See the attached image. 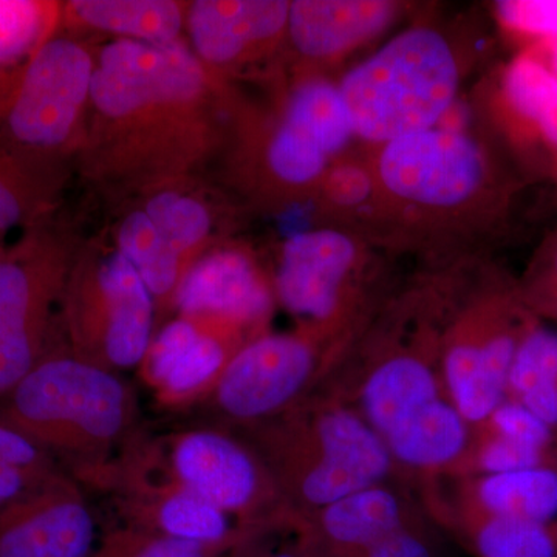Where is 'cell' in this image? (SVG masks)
<instances>
[{
    "mask_svg": "<svg viewBox=\"0 0 557 557\" xmlns=\"http://www.w3.org/2000/svg\"><path fill=\"white\" fill-rule=\"evenodd\" d=\"M273 282L245 249L225 247L188 267L175 292L183 318L223 335H262L274 307Z\"/></svg>",
    "mask_w": 557,
    "mask_h": 557,
    "instance_id": "cell-12",
    "label": "cell"
},
{
    "mask_svg": "<svg viewBox=\"0 0 557 557\" xmlns=\"http://www.w3.org/2000/svg\"><path fill=\"white\" fill-rule=\"evenodd\" d=\"M245 343L180 318L150 341L146 372L170 399L197 397L215 383L230 358Z\"/></svg>",
    "mask_w": 557,
    "mask_h": 557,
    "instance_id": "cell-20",
    "label": "cell"
},
{
    "mask_svg": "<svg viewBox=\"0 0 557 557\" xmlns=\"http://www.w3.org/2000/svg\"><path fill=\"white\" fill-rule=\"evenodd\" d=\"M357 557H443L434 531L426 522L406 527L364 549Z\"/></svg>",
    "mask_w": 557,
    "mask_h": 557,
    "instance_id": "cell-37",
    "label": "cell"
},
{
    "mask_svg": "<svg viewBox=\"0 0 557 557\" xmlns=\"http://www.w3.org/2000/svg\"><path fill=\"white\" fill-rule=\"evenodd\" d=\"M94 53L57 30L0 95V139L38 163L61 170L90 106Z\"/></svg>",
    "mask_w": 557,
    "mask_h": 557,
    "instance_id": "cell-6",
    "label": "cell"
},
{
    "mask_svg": "<svg viewBox=\"0 0 557 557\" xmlns=\"http://www.w3.org/2000/svg\"><path fill=\"white\" fill-rule=\"evenodd\" d=\"M438 336V329H418L409 343L381 350L359 379L347 403L383 442L449 399L440 376Z\"/></svg>",
    "mask_w": 557,
    "mask_h": 557,
    "instance_id": "cell-13",
    "label": "cell"
},
{
    "mask_svg": "<svg viewBox=\"0 0 557 557\" xmlns=\"http://www.w3.org/2000/svg\"><path fill=\"white\" fill-rule=\"evenodd\" d=\"M504 91L509 108L557 149V76L552 67L537 58L520 57L505 73Z\"/></svg>",
    "mask_w": 557,
    "mask_h": 557,
    "instance_id": "cell-27",
    "label": "cell"
},
{
    "mask_svg": "<svg viewBox=\"0 0 557 557\" xmlns=\"http://www.w3.org/2000/svg\"><path fill=\"white\" fill-rule=\"evenodd\" d=\"M324 205L339 215L354 218L370 208L376 211V182L372 166L355 160L338 159L325 172L318 186Z\"/></svg>",
    "mask_w": 557,
    "mask_h": 557,
    "instance_id": "cell-33",
    "label": "cell"
},
{
    "mask_svg": "<svg viewBox=\"0 0 557 557\" xmlns=\"http://www.w3.org/2000/svg\"><path fill=\"white\" fill-rule=\"evenodd\" d=\"M116 240L153 300L159 304L174 300L186 265L143 209H134L124 218Z\"/></svg>",
    "mask_w": 557,
    "mask_h": 557,
    "instance_id": "cell-25",
    "label": "cell"
},
{
    "mask_svg": "<svg viewBox=\"0 0 557 557\" xmlns=\"http://www.w3.org/2000/svg\"><path fill=\"white\" fill-rule=\"evenodd\" d=\"M549 278H552V285H549V289L557 288V247L555 248V255H553L552 259V270H549Z\"/></svg>",
    "mask_w": 557,
    "mask_h": 557,
    "instance_id": "cell-39",
    "label": "cell"
},
{
    "mask_svg": "<svg viewBox=\"0 0 557 557\" xmlns=\"http://www.w3.org/2000/svg\"><path fill=\"white\" fill-rule=\"evenodd\" d=\"M164 454V478L228 512L255 536L292 527L269 469L244 440L218 429H193L174 435Z\"/></svg>",
    "mask_w": 557,
    "mask_h": 557,
    "instance_id": "cell-11",
    "label": "cell"
},
{
    "mask_svg": "<svg viewBox=\"0 0 557 557\" xmlns=\"http://www.w3.org/2000/svg\"><path fill=\"white\" fill-rule=\"evenodd\" d=\"M423 522V508L397 482H386L348 494L292 528L307 557H357L388 534Z\"/></svg>",
    "mask_w": 557,
    "mask_h": 557,
    "instance_id": "cell-15",
    "label": "cell"
},
{
    "mask_svg": "<svg viewBox=\"0 0 557 557\" xmlns=\"http://www.w3.org/2000/svg\"><path fill=\"white\" fill-rule=\"evenodd\" d=\"M284 0H199L186 14L189 38L207 67H234L273 50L287 35Z\"/></svg>",
    "mask_w": 557,
    "mask_h": 557,
    "instance_id": "cell-17",
    "label": "cell"
},
{
    "mask_svg": "<svg viewBox=\"0 0 557 557\" xmlns=\"http://www.w3.org/2000/svg\"><path fill=\"white\" fill-rule=\"evenodd\" d=\"M461 73L446 33L431 25L398 33L338 83L355 137L380 148L437 127L456 101Z\"/></svg>",
    "mask_w": 557,
    "mask_h": 557,
    "instance_id": "cell-3",
    "label": "cell"
},
{
    "mask_svg": "<svg viewBox=\"0 0 557 557\" xmlns=\"http://www.w3.org/2000/svg\"><path fill=\"white\" fill-rule=\"evenodd\" d=\"M65 472L47 450L0 420V508Z\"/></svg>",
    "mask_w": 557,
    "mask_h": 557,
    "instance_id": "cell-30",
    "label": "cell"
},
{
    "mask_svg": "<svg viewBox=\"0 0 557 557\" xmlns=\"http://www.w3.org/2000/svg\"><path fill=\"white\" fill-rule=\"evenodd\" d=\"M370 240L364 231L325 226L296 233L278 255L274 296L302 330L343 351L364 317Z\"/></svg>",
    "mask_w": 557,
    "mask_h": 557,
    "instance_id": "cell-5",
    "label": "cell"
},
{
    "mask_svg": "<svg viewBox=\"0 0 557 557\" xmlns=\"http://www.w3.org/2000/svg\"><path fill=\"white\" fill-rule=\"evenodd\" d=\"M496 11L509 30L557 39V0H507Z\"/></svg>",
    "mask_w": 557,
    "mask_h": 557,
    "instance_id": "cell-36",
    "label": "cell"
},
{
    "mask_svg": "<svg viewBox=\"0 0 557 557\" xmlns=\"http://www.w3.org/2000/svg\"><path fill=\"white\" fill-rule=\"evenodd\" d=\"M265 557H307L306 553L302 552V548L299 547L298 542L292 545H285V547H281L271 552L270 555Z\"/></svg>",
    "mask_w": 557,
    "mask_h": 557,
    "instance_id": "cell-38",
    "label": "cell"
},
{
    "mask_svg": "<svg viewBox=\"0 0 557 557\" xmlns=\"http://www.w3.org/2000/svg\"><path fill=\"white\" fill-rule=\"evenodd\" d=\"M62 3L0 0V95L60 27Z\"/></svg>",
    "mask_w": 557,
    "mask_h": 557,
    "instance_id": "cell-26",
    "label": "cell"
},
{
    "mask_svg": "<svg viewBox=\"0 0 557 557\" xmlns=\"http://www.w3.org/2000/svg\"><path fill=\"white\" fill-rule=\"evenodd\" d=\"M228 549L127 528L104 539L91 557H219Z\"/></svg>",
    "mask_w": 557,
    "mask_h": 557,
    "instance_id": "cell-34",
    "label": "cell"
},
{
    "mask_svg": "<svg viewBox=\"0 0 557 557\" xmlns=\"http://www.w3.org/2000/svg\"><path fill=\"white\" fill-rule=\"evenodd\" d=\"M143 211L185 265L186 260L193 258L209 239L214 225L207 201L200 199L197 193H186L185 189H161L152 194Z\"/></svg>",
    "mask_w": 557,
    "mask_h": 557,
    "instance_id": "cell-29",
    "label": "cell"
},
{
    "mask_svg": "<svg viewBox=\"0 0 557 557\" xmlns=\"http://www.w3.org/2000/svg\"><path fill=\"white\" fill-rule=\"evenodd\" d=\"M296 520L399 474L380 435L335 394L307 395L278 416L240 428Z\"/></svg>",
    "mask_w": 557,
    "mask_h": 557,
    "instance_id": "cell-2",
    "label": "cell"
},
{
    "mask_svg": "<svg viewBox=\"0 0 557 557\" xmlns=\"http://www.w3.org/2000/svg\"><path fill=\"white\" fill-rule=\"evenodd\" d=\"M61 180L58 168L27 159L0 139V234L49 219Z\"/></svg>",
    "mask_w": 557,
    "mask_h": 557,
    "instance_id": "cell-22",
    "label": "cell"
},
{
    "mask_svg": "<svg viewBox=\"0 0 557 557\" xmlns=\"http://www.w3.org/2000/svg\"><path fill=\"white\" fill-rule=\"evenodd\" d=\"M73 263L67 237L51 218L24 231L0 256V399L60 339L61 306Z\"/></svg>",
    "mask_w": 557,
    "mask_h": 557,
    "instance_id": "cell-7",
    "label": "cell"
},
{
    "mask_svg": "<svg viewBox=\"0 0 557 557\" xmlns=\"http://www.w3.org/2000/svg\"><path fill=\"white\" fill-rule=\"evenodd\" d=\"M442 525L475 557H557V520L465 518Z\"/></svg>",
    "mask_w": 557,
    "mask_h": 557,
    "instance_id": "cell-23",
    "label": "cell"
},
{
    "mask_svg": "<svg viewBox=\"0 0 557 557\" xmlns=\"http://www.w3.org/2000/svg\"><path fill=\"white\" fill-rule=\"evenodd\" d=\"M557 453L533 448L486 432L472 431V442L460 467L448 478L504 474L542 467H556Z\"/></svg>",
    "mask_w": 557,
    "mask_h": 557,
    "instance_id": "cell-31",
    "label": "cell"
},
{
    "mask_svg": "<svg viewBox=\"0 0 557 557\" xmlns=\"http://www.w3.org/2000/svg\"><path fill=\"white\" fill-rule=\"evenodd\" d=\"M3 237L2 234H0V256L3 255V251H5V244H3Z\"/></svg>",
    "mask_w": 557,
    "mask_h": 557,
    "instance_id": "cell-41",
    "label": "cell"
},
{
    "mask_svg": "<svg viewBox=\"0 0 557 557\" xmlns=\"http://www.w3.org/2000/svg\"><path fill=\"white\" fill-rule=\"evenodd\" d=\"M124 471V469H120ZM129 472V471H124ZM134 474V472H131ZM137 475V474H134ZM110 472L102 482L115 483L121 493L129 494L126 512L134 530L178 541L236 548L255 534L249 533L228 512L203 497L183 490L166 478L159 482Z\"/></svg>",
    "mask_w": 557,
    "mask_h": 557,
    "instance_id": "cell-16",
    "label": "cell"
},
{
    "mask_svg": "<svg viewBox=\"0 0 557 557\" xmlns=\"http://www.w3.org/2000/svg\"><path fill=\"white\" fill-rule=\"evenodd\" d=\"M98 523L67 472L0 508V557H91Z\"/></svg>",
    "mask_w": 557,
    "mask_h": 557,
    "instance_id": "cell-14",
    "label": "cell"
},
{
    "mask_svg": "<svg viewBox=\"0 0 557 557\" xmlns=\"http://www.w3.org/2000/svg\"><path fill=\"white\" fill-rule=\"evenodd\" d=\"M553 72L556 73L557 76V39H555V46H553Z\"/></svg>",
    "mask_w": 557,
    "mask_h": 557,
    "instance_id": "cell-40",
    "label": "cell"
},
{
    "mask_svg": "<svg viewBox=\"0 0 557 557\" xmlns=\"http://www.w3.org/2000/svg\"><path fill=\"white\" fill-rule=\"evenodd\" d=\"M399 10L386 0H298L289 2L287 36L300 57L335 61L391 27Z\"/></svg>",
    "mask_w": 557,
    "mask_h": 557,
    "instance_id": "cell-19",
    "label": "cell"
},
{
    "mask_svg": "<svg viewBox=\"0 0 557 557\" xmlns=\"http://www.w3.org/2000/svg\"><path fill=\"white\" fill-rule=\"evenodd\" d=\"M341 354L306 330L262 333L230 358L205 405L236 429L262 423L310 395Z\"/></svg>",
    "mask_w": 557,
    "mask_h": 557,
    "instance_id": "cell-10",
    "label": "cell"
},
{
    "mask_svg": "<svg viewBox=\"0 0 557 557\" xmlns=\"http://www.w3.org/2000/svg\"><path fill=\"white\" fill-rule=\"evenodd\" d=\"M557 383V330L531 322L520 339L509 369L507 398L519 401L537 391Z\"/></svg>",
    "mask_w": 557,
    "mask_h": 557,
    "instance_id": "cell-32",
    "label": "cell"
},
{
    "mask_svg": "<svg viewBox=\"0 0 557 557\" xmlns=\"http://www.w3.org/2000/svg\"><path fill=\"white\" fill-rule=\"evenodd\" d=\"M188 9L171 0H73L62 3L60 25L87 27L137 42H177Z\"/></svg>",
    "mask_w": 557,
    "mask_h": 557,
    "instance_id": "cell-21",
    "label": "cell"
},
{
    "mask_svg": "<svg viewBox=\"0 0 557 557\" xmlns=\"http://www.w3.org/2000/svg\"><path fill=\"white\" fill-rule=\"evenodd\" d=\"M265 168L284 189H318L335 160L317 139L292 121L281 119L265 146Z\"/></svg>",
    "mask_w": 557,
    "mask_h": 557,
    "instance_id": "cell-28",
    "label": "cell"
},
{
    "mask_svg": "<svg viewBox=\"0 0 557 557\" xmlns=\"http://www.w3.org/2000/svg\"><path fill=\"white\" fill-rule=\"evenodd\" d=\"M0 420L47 450L70 478L95 482L135 442L137 403L129 384L84 361L61 338L9 395Z\"/></svg>",
    "mask_w": 557,
    "mask_h": 557,
    "instance_id": "cell-1",
    "label": "cell"
},
{
    "mask_svg": "<svg viewBox=\"0 0 557 557\" xmlns=\"http://www.w3.org/2000/svg\"><path fill=\"white\" fill-rule=\"evenodd\" d=\"M61 306V332L75 357L115 373L145 361L153 298L119 248L100 262L73 259Z\"/></svg>",
    "mask_w": 557,
    "mask_h": 557,
    "instance_id": "cell-8",
    "label": "cell"
},
{
    "mask_svg": "<svg viewBox=\"0 0 557 557\" xmlns=\"http://www.w3.org/2000/svg\"><path fill=\"white\" fill-rule=\"evenodd\" d=\"M282 119L310 134L335 161L355 138L338 83L325 78L299 83L288 95Z\"/></svg>",
    "mask_w": 557,
    "mask_h": 557,
    "instance_id": "cell-24",
    "label": "cell"
},
{
    "mask_svg": "<svg viewBox=\"0 0 557 557\" xmlns=\"http://www.w3.org/2000/svg\"><path fill=\"white\" fill-rule=\"evenodd\" d=\"M533 321L509 289H485L469 296L440 332L443 388L472 431L507 399L512 358Z\"/></svg>",
    "mask_w": 557,
    "mask_h": 557,
    "instance_id": "cell-9",
    "label": "cell"
},
{
    "mask_svg": "<svg viewBox=\"0 0 557 557\" xmlns=\"http://www.w3.org/2000/svg\"><path fill=\"white\" fill-rule=\"evenodd\" d=\"M445 479L450 480L448 493L435 490L426 504L428 515L440 523L465 518L557 520V465Z\"/></svg>",
    "mask_w": 557,
    "mask_h": 557,
    "instance_id": "cell-18",
    "label": "cell"
},
{
    "mask_svg": "<svg viewBox=\"0 0 557 557\" xmlns=\"http://www.w3.org/2000/svg\"><path fill=\"white\" fill-rule=\"evenodd\" d=\"M376 215L406 225L453 223L474 214L494 188L490 157L461 131L417 132L380 146L370 164Z\"/></svg>",
    "mask_w": 557,
    "mask_h": 557,
    "instance_id": "cell-4",
    "label": "cell"
},
{
    "mask_svg": "<svg viewBox=\"0 0 557 557\" xmlns=\"http://www.w3.org/2000/svg\"><path fill=\"white\" fill-rule=\"evenodd\" d=\"M474 431L486 432V434L512 440V442L533 446V448L556 453L557 432L555 429L539 420L531 410L515 399H505L486 418L485 423L480 424Z\"/></svg>",
    "mask_w": 557,
    "mask_h": 557,
    "instance_id": "cell-35",
    "label": "cell"
}]
</instances>
